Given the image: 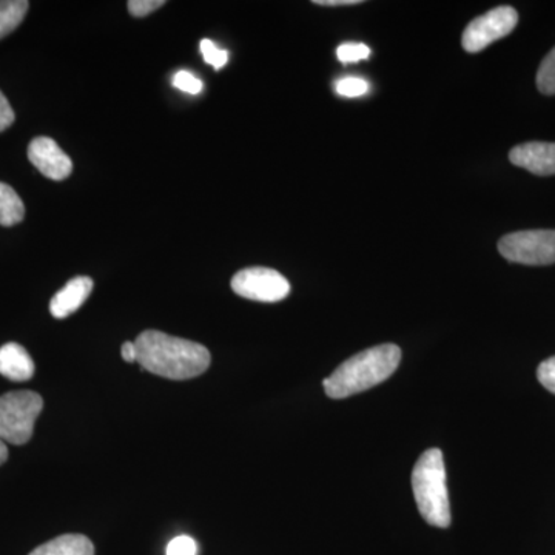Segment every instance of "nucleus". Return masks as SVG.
I'll list each match as a JSON object with an SVG mask.
<instances>
[{"label": "nucleus", "mask_w": 555, "mask_h": 555, "mask_svg": "<svg viewBox=\"0 0 555 555\" xmlns=\"http://www.w3.org/2000/svg\"><path fill=\"white\" fill-rule=\"evenodd\" d=\"M134 345L142 371L175 382L199 377L211 363L206 346L159 331L142 332Z\"/></svg>", "instance_id": "f257e3e1"}, {"label": "nucleus", "mask_w": 555, "mask_h": 555, "mask_svg": "<svg viewBox=\"0 0 555 555\" xmlns=\"http://www.w3.org/2000/svg\"><path fill=\"white\" fill-rule=\"evenodd\" d=\"M401 349L396 345H382L363 350L345 361L337 371L324 379L327 397L334 400L352 397L386 382L397 371Z\"/></svg>", "instance_id": "f03ea898"}, {"label": "nucleus", "mask_w": 555, "mask_h": 555, "mask_svg": "<svg viewBox=\"0 0 555 555\" xmlns=\"http://www.w3.org/2000/svg\"><path fill=\"white\" fill-rule=\"evenodd\" d=\"M412 491L416 507L427 524L437 528H448L451 525L447 467L440 449H427L420 456L412 470Z\"/></svg>", "instance_id": "7ed1b4c3"}, {"label": "nucleus", "mask_w": 555, "mask_h": 555, "mask_svg": "<svg viewBox=\"0 0 555 555\" xmlns=\"http://www.w3.org/2000/svg\"><path fill=\"white\" fill-rule=\"evenodd\" d=\"M42 409V397L33 390H16L0 397V440L16 447L28 443Z\"/></svg>", "instance_id": "20e7f679"}, {"label": "nucleus", "mask_w": 555, "mask_h": 555, "mask_svg": "<svg viewBox=\"0 0 555 555\" xmlns=\"http://www.w3.org/2000/svg\"><path fill=\"white\" fill-rule=\"evenodd\" d=\"M499 251L511 262L550 266L555 262V230H524L499 241Z\"/></svg>", "instance_id": "39448f33"}, {"label": "nucleus", "mask_w": 555, "mask_h": 555, "mask_svg": "<svg viewBox=\"0 0 555 555\" xmlns=\"http://www.w3.org/2000/svg\"><path fill=\"white\" fill-rule=\"evenodd\" d=\"M518 24V13L513 7H496L467 25L462 46L467 53L488 49L496 40L506 38Z\"/></svg>", "instance_id": "423d86ee"}, {"label": "nucleus", "mask_w": 555, "mask_h": 555, "mask_svg": "<svg viewBox=\"0 0 555 555\" xmlns=\"http://www.w3.org/2000/svg\"><path fill=\"white\" fill-rule=\"evenodd\" d=\"M232 288L240 297L259 302H278L287 297L291 284L276 270L250 268L232 278Z\"/></svg>", "instance_id": "0eeeda50"}, {"label": "nucleus", "mask_w": 555, "mask_h": 555, "mask_svg": "<svg viewBox=\"0 0 555 555\" xmlns=\"http://www.w3.org/2000/svg\"><path fill=\"white\" fill-rule=\"evenodd\" d=\"M28 159L51 181H64L73 171L72 159L51 138H36L28 147Z\"/></svg>", "instance_id": "6e6552de"}, {"label": "nucleus", "mask_w": 555, "mask_h": 555, "mask_svg": "<svg viewBox=\"0 0 555 555\" xmlns=\"http://www.w3.org/2000/svg\"><path fill=\"white\" fill-rule=\"evenodd\" d=\"M509 160L537 177H551L555 175V142H525L511 150Z\"/></svg>", "instance_id": "1a4fd4ad"}, {"label": "nucleus", "mask_w": 555, "mask_h": 555, "mask_svg": "<svg viewBox=\"0 0 555 555\" xmlns=\"http://www.w3.org/2000/svg\"><path fill=\"white\" fill-rule=\"evenodd\" d=\"M93 291V280L89 276H76L62 287L50 302L51 315L62 320L75 313L87 301Z\"/></svg>", "instance_id": "9d476101"}, {"label": "nucleus", "mask_w": 555, "mask_h": 555, "mask_svg": "<svg viewBox=\"0 0 555 555\" xmlns=\"http://www.w3.org/2000/svg\"><path fill=\"white\" fill-rule=\"evenodd\" d=\"M35 361L17 343L0 347V375L11 382H28L35 375Z\"/></svg>", "instance_id": "9b49d317"}, {"label": "nucleus", "mask_w": 555, "mask_h": 555, "mask_svg": "<svg viewBox=\"0 0 555 555\" xmlns=\"http://www.w3.org/2000/svg\"><path fill=\"white\" fill-rule=\"evenodd\" d=\"M30 555H94V546L89 537L67 534L43 543Z\"/></svg>", "instance_id": "f8f14e48"}, {"label": "nucleus", "mask_w": 555, "mask_h": 555, "mask_svg": "<svg viewBox=\"0 0 555 555\" xmlns=\"http://www.w3.org/2000/svg\"><path fill=\"white\" fill-rule=\"evenodd\" d=\"M25 218L24 201L9 184L0 182V225L11 228Z\"/></svg>", "instance_id": "ddd939ff"}, {"label": "nucleus", "mask_w": 555, "mask_h": 555, "mask_svg": "<svg viewBox=\"0 0 555 555\" xmlns=\"http://www.w3.org/2000/svg\"><path fill=\"white\" fill-rule=\"evenodd\" d=\"M30 3L27 0H2L0 2V39L7 38L24 22Z\"/></svg>", "instance_id": "4468645a"}, {"label": "nucleus", "mask_w": 555, "mask_h": 555, "mask_svg": "<svg viewBox=\"0 0 555 555\" xmlns=\"http://www.w3.org/2000/svg\"><path fill=\"white\" fill-rule=\"evenodd\" d=\"M537 87L540 93L553 96L555 94V47L547 53L537 72Z\"/></svg>", "instance_id": "2eb2a0df"}, {"label": "nucleus", "mask_w": 555, "mask_h": 555, "mask_svg": "<svg viewBox=\"0 0 555 555\" xmlns=\"http://www.w3.org/2000/svg\"><path fill=\"white\" fill-rule=\"evenodd\" d=\"M337 56L343 64H352V62L367 60L371 56V49L364 43H341L338 47Z\"/></svg>", "instance_id": "dca6fc26"}, {"label": "nucleus", "mask_w": 555, "mask_h": 555, "mask_svg": "<svg viewBox=\"0 0 555 555\" xmlns=\"http://www.w3.org/2000/svg\"><path fill=\"white\" fill-rule=\"evenodd\" d=\"M201 53H203L204 61L210 64L211 67H215V69H221L228 64V51L218 49L211 40H201Z\"/></svg>", "instance_id": "f3484780"}, {"label": "nucleus", "mask_w": 555, "mask_h": 555, "mask_svg": "<svg viewBox=\"0 0 555 555\" xmlns=\"http://www.w3.org/2000/svg\"><path fill=\"white\" fill-rule=\"evenodd\" d=\"M335 90L339 96L358 98L369 91V83L361 78H343L335 83Z\"/></svg>", "instance_id": "a211bd4d"}, {"label": "nucleus", "mask_w": 555, "mask_h": 555, "mask_svg": "<svg viewBox=\"0 0 555 555\" xmlns=\"http://www.w3.org/2000/svg\"><path fill=\"white\" fill-rule=\"evenodd\" d=\"M171 82H173V86L177 87L178 90L189 94H199L204 87L203 82H201L196 76H193L190 72H185V69L178 72Z\"/></svg>", "instance_id": "6ab92c4d"}, {"label": "nucleus", "mask_w": 555, "mask_h": 555, "mask_svg": "<svg viewBox=\"0 0 555 555\" xmlns=\"http://www.w3.org/2000/svg\"><path fill=\"white\" fill-rule=\"evenodd\" d=\"M167 555H198V543L189 535H179L167 546Z\"/></svg>", "instance_id": "aec40b11"}, {"label": "nucleus", "mask_w": 555, "mask_h": 555, "mask_svg": "<svg viewBox=\"0 0 555 555\" xmlns=\"http://www.w3.org/2000/svg\"><path fill=\"white\" fill-rule=\"evenodd\" d=\"M537 378H539L540 385L555 396V357L547 358L540 364L537 369Z\"/></svg>", "instance_id": "412c9836"}, {"label": "nucleus", "mask_w": 555, "mask_h": 555, "mask_svg": "<svg viewBox=\"0 0 555 555\" xmlns=\"http://www.w3.org/2000/svg\"><path fill=\"white\" fill-rule=\"evenodd\" d=\"M164 5H166L164 0H130L129 11L131 16L145 17Z\"/></svg>", "instance_id": "4be33fe9"}, {"label": "nucleus", "mask_w": 555, "mask_h": 555, "mask_svg": "<svg viewBox=\"0 0 555 555\" xmlns=\"http://www.w3.org/2000/svg\"><path fill=\"white\" fill-rule=\"evenodd\" d=\"M14 119H16L14 109L11 108L9 100H7L2 91H0V133L9 130L10 127L13 126Z\"/></svg>", "instance_id": "5701e85b"}, {"label": "nucleus", "mask_w": 555, "mask_h": 555, "mask_svg": "<svg viewBox=\"0 0 555 555\" xmlns=\"http://www.w3.org/2000/svg\"><path fill=\"white\" fill-rule=\"evenodd\" d=\"M120 356H122L124 361H127V363H138L137 345L133 341L124 343L122 347H120Z\"/></svg>", "instance_id": "b1692460"}, {"label": "nucleus", "mask_w": 555, "mask_h": 555, "mask_svg": "<svg viewBox=\"0 0 555 555\" xmlns=\"http://www.w3.org/2000/svg\"><path fill=\"white\" fill-rule=\"evenodd\" d=\"M315 5L321 7H338V5H357L361 0H315Z\"/></svg>", "instance_id": "393cba45"}, {"label": "nucleus", "mask_w": 555, "mask_h": 555, "mask_svg": "<svg viewBox=\"0 0 555 555\" xmlns=\"http://www.w3.org/2000/svg\"><path fill=\"white\" fill-rule=\"evenodd\" d=\"M9 460V448H7L5 441L0 440V466Z\"/></svg>", "instance_id": "a878e982"}]
</instances>
